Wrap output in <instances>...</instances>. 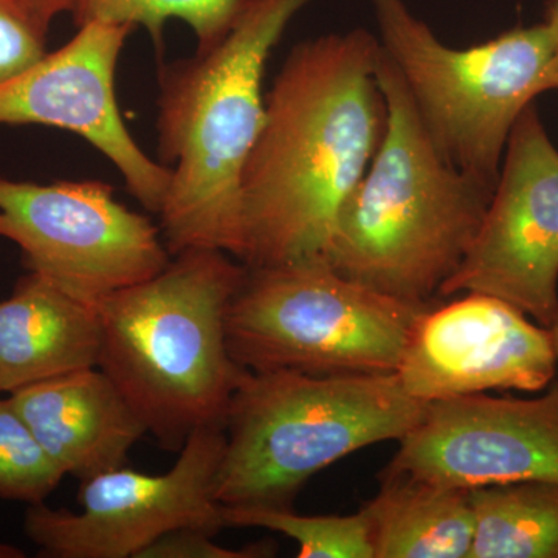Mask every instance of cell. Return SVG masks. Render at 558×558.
I'll list each match as a JSON object with an SVG mask.
<instances>
[{"instance_id":"cell-13","label":"cell","mask_w":558,"mask_h":558,"mask_svg":"<svg viewBox=\"0 0 558 558\" xmlns=\"http://www.w3.org/2000/svg\"><path fill=\"white\" fill-rule=\"evenodd\" d=\"M418 402L488 391H543L557 376L549 328L508 301L468 293L422 312L398 369Z\"/></svg>"},{"instance_id":"cell-8","label":"cell","mask_w":558,"mask_h":558,"mask_svg":"<svg viewBox=\"0 0 558 558\" xmlns=\"http://www.w3.org/2000/svg\"><path fill=\"white\" fill-rule=\"evenodd\" d=\"M0 238L21 248L28 271L95 307L172 258L153 220L95 180L39 185L0 175Z\"/></svg>"},{"instance_id":"cell-4","label":"cell","mask_w":558,"mask_h":558,"mask_svg":"<svg viewBox=\"0 0 558 558\" xmlns=\"http://www.w3.org/2000/svg\"><path fill=\"white\" fill-rule=\"evenodd\" d=\"M247 274L220 250L191 248L159 275L98 304V368L165 450H182L197 428L226 427L248 369L231 357L227 311Z\"/></svg>"},{"instance_id":"cell-6","label":"cell","mask_w":558,"mask_h":558,"mask_svg":"<svg viewBox=\"0 0 558 558\" xmlns=\"http://www.w3.org/2000/svg\"><path fill=\"white\" fill-rule=\"evenodd\" d=\"M381 50L398 69L442 159L497 186L512 128L546 92L558 36V0L548 17L469 47L446 46L403 0H373Z\"/></svg>"},{"instance_id":"cell-12","label":"cell","mask_w":558,"mask_h":558,"mask_svg":"<svg viewBox=\"0 0 558 558\" xmlns=\"http://www.w3.org/2000/svg\"><path fill=\"white\" fill-rule=\"evenodd\" d=\"M132 32L126 25L89 22L57 51L0 83V124H43L75 132L123 175L128 190L159 215L171 171L143 153L117 105L116 70Z\"/></svg>"},{"instance_id":"cell-18","label":"cell","mask_w":558,"mask_h":558,"mask_svg":"<svg viewBox=\"0 0 558 558\" xmlns=\"http://www.w3.org/2000/svg\"><path fill=\"white\" fill-rule=\"evenodd\" d=\"M252 0H72L75 24L126 25L149 32L156 46L163 43L170 20L185 22L197 38V51L208 50L229 35Z\"/></svg>"},{"instance_id":"cell-26","label":"cell","mask_w":558,"mask_h":558,"mask_svg":"<svg viewBox=\"0 0 558 558\" xmlns=\"http://www.w3.org/2000/svg\"><path fill=\"white\" fill-rule=\"evenodd\" d=\"M549 330H550V333H553L554 348H556L557 374H558V312H557L556 318H554L553 325L549 326Z\"/></svg>"},{"instance_id":"cell-22","label":"cell","mask_w":558,"mask_h":558,"mask_svg":"<svg viewBox=\"0 0 558 558\" xmlns=\"http://www.w3.org/2000/svg\"><path fill=\"white\" fill-rule=\"evenodd\" d=\"M213 535L197 529L168 532L154 542L137 558H259L275 556L274 543H255L241 549L216 545Z\"/></svg>"},{"instance_id":"cell-11","label":"cell","mask_w":558,"mask_h":558,"mask_svg":"<svg viewBox=\"0 0 558 558\" xmlns=\"http://www.w3.org/2000/svg\"><path fill=\"white\" fill-rule=\"evenodd\" d=\"M380 475L472 488L558 483V381L535 399L462 396L425 403Z\"/></svg>"},{"instance_id":"cell-24","label":"cell","mask_w":558,"mask_h":558,"mask_svg":"<svg viewBox=\"0 0 558 558\" xmlns=\"http://www.w3.org/2000/svg\"><path fill=\"white\" fill-rule=\"evenodd\" d=\"M549 90H558V36L548 69V76H546V92Z\"/></svg>"},{"instance_id":"cell-10","label":"cell","mask_w":558,"mask_h":558,"mask_svg":"<svg viewBox=\"0 0 558 558\" xmlns=\"http://www.w3.org/2000/svg\"><path fill=\"white\" fill-rule=\"evenodd\" d=\"M486 293L549 328L558 312V149L532 102L510 132L483 226L438 296Z\"/></svg>"},{"instance_id":"cell-17","label":"cell","mask_w":558,"mask_h":558,"mask_svg":"<svg viewBox=\"0 0 558 558\" xmlns=\"http://www.w3.org/2000/svg\"><path fill=\"white\" fill-rule=\"evenodd\" d=\"M469 495L475 532L468 558H558V483L495 484Z\"/></svg>"},{"instance_id":"cell-1","label":"cell","mask_w":558,"mask_h":558,"mask_svg":"<svg viewBox=\"0 0 558 558\" xmlns=\"http://www.w3.org/2000/svg\"><path fill=\"white\" fill-rule=\"evenodd\" d=\"M380 40L365 28L293 47L266 97L241 183L247 267L325 258L387 128Z\"/></svg>"},{"instance_id":"cell-3","label":"cell","mask_w":558,"mask_h":558,"mask_svg":"<svg viewBox=\"0 0 558 558\" xmlns=\"http://www.w3.org/2000/svg\"><path fill=\"white\" fill-rule=\"evenodd\" d=\"M377 81L387 128L368 170L341 205L326 260L385 295L432 303L468 256L495 186L442 159L384 50Z\"/></svg>"},{"instance_id":"cell-9","label":"cell","mask_w":558,"mask_h":558,"mask_svg":"<svg viewBox=\"0 0 558 558\" xmlns=\"http://www.w3.org/2000/svg\"><path fill=\"white\" fill-rule=\"evenodd\" d=\"M226 427L197 428L163 475L121 468L81 481V512L28 506L24 532L46 558H137L165 534L226 529L215 498Z\"/></svg>"},{"instance_id":"cell-21","label":"cell","mask_w":558,"mask_h":558,"mask_svg":"<svg viewBox=\"0 0 558 558\" xmlns=\"http://www.w3.org/2000/svg\"><path fill=\"white\" fill-rule=\"evenodd\" d=\"M47 35L20 0H0V83L46 57Z\"/></svg>"},{"instance_id":"cell-15","label":"cell","mask_w":558,"mask_h":558,"mask_svg":"<svg viewBox=\"0 0 558 558\" xmlns=\"http://www.w3.org/2000/svg\"><path fill=\"white\" fill-rule=\"evenodd\" d=\"M101 344L98 307L28 271L0 301V392L95 368Z\"/></svg>"},{"instance_id":"cell-25","label":"cell","mask_w":558,"mask_h":558,"mask_svg":"<svg viewBox=\"0 0 558 558\" xmlns=\"http://www.w3.org/2000/svg\"><path fill=\"white\" fill-rule=\"evenodd\" d=\"M24 550L17 546L10 545V543L0 542V558H24Z\"/></svg>"},{"instance_id":"cell-5","label":"cell","mask_w":558,"mask_h":558,"mask_svg":"<svg viewBox=\"0 0 558 558\" xmlns=\"http://www.w3.org/2000/svg\"><path fill=\"white\" fill-rule=\"evenodd\" d=\"M424 409L398 374L248 371L227 414L215 498L227 508L293 509L318 472L365 447L402 439Z\"/></svg>"},{"instance_id":"cell-7","label":"cell","mask_w":558,"mask_h":558,"mask_svg":"<svg viewBox=\"0 0 558 558\" xmlns=\"http://www.w3.org/2000/svg\"><path fill=\"white\" fill-rule=\"evenodd\" d=\"M429 306L366 288L325 258L247 267L227 311V343L253 373L396 374Z\"/></svg>"},{"instance_id":"cell-2","label":"cell","mask_w":558,"mask_h":558,"mask_svg":"<svg viewBox=\"0 0 558 558\" xmlns=\"http://www.w3.org/2000/svg\"><path fill=\"white\" fill-rule=\"evenodd\" d=\"M311 0H252L229 35L160 70V163L171 171L161 231L171 256L220 250L242 259L241 183L266 119L264 72Z\"/></svg>"},{"instance_id":"cell-23","label":"cell","mask_w":558,"mask_h":558,"mask_svg":"<svg viewBox=\"0 0 558 558\" xmlns=\"http://www.w3.org/2000/svg\"><path fill=\"white\" fill-rule=\"evenodd\" d=\"M44 31L49 32L51 22L62 13L72 11V0H20Z\"/></svg>"},{"instance_id":"cell-16","label":"cell","mask_w":558,"mask_h":558,"mask_svg":"<svg viewBox=\"0 0 558 558\" xmlns=\"http://www.w3.org/2000/svg\"><path fill=\"white\" fill-rule=\"evenodd\" d=\"M363 506L376 558H468L475 515L469 490L409 475H379Z\"/></svg>"},{"instance_id":"cell-14","label":"cell","mask_w":558,"mask_h":558,"mask_svg":"<svg viewBox=\"0 0 558 558\" xmlns=\"http://www.w3.org/2000/svg\"><path fill=\"white\" fill-rule=\"evenodd\" d=\"M10 400L65 475L80 481L126 464L148 432L98 366L17 389Z\"/></svg>"},{"instance_id":"cell-19","label":"cell","mask_w":558,"mask_h":558,"mask_svg":"<svg viewBox=\"0 0 558 558\" xmlns=\"http://www.w3.org/2000/svg\"><path fill=\"white\" fill-rule=\"evenodd\" d=\"M226 527H264L295 539L300 558H376L369 521L354 515H299L293 509L222 506Z\"/></svg>"},{"instance_id":"cell-20","label":"cell","mask_w":558,"mask_h":558,"mask_svg":"<svg viewBox=\"0 0 558 558\" xmlns=\"http://www.w3.org/2000/svg\"><path fill=\"white\" fill-rule=\"evenodd\" d=\"M9 399H0V499L43 505L64 480Z\"/></svg>"}]
</instances>
